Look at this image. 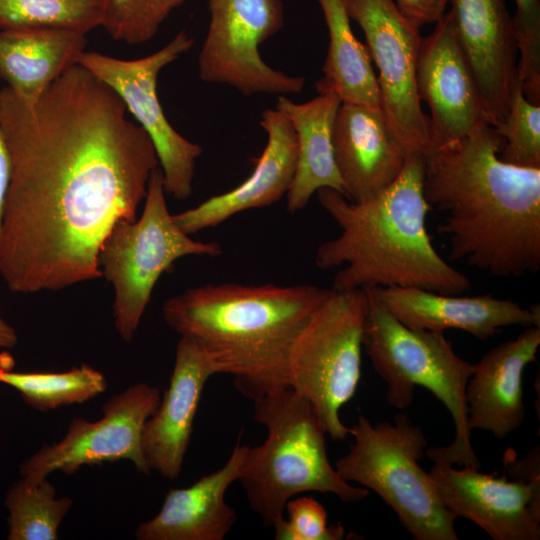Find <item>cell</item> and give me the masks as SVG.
Segmentation results:
<instances>
[{
    "instance_id": "36",
    "label": "cell",
    "mask_w": 540,
    "mask_h": 540,
    "mask_svg": "<svg viewBox=\"0 0 540 540\" xmlns=\"http://www.w3.org/2000/svg\"><path fill=\"white\" fill-rule=\"evenodd\" d=\"M15 329L0 315V348H11L17 343Z\"/></svg>"
},
{
    "instance_id": "32",
    "label": "cell",
    "mask_w": 540,
    "mask_h": 540,
    "mask_svg": "<svg viewBox=\"0 0 540 540\" xmlns=\"http://www.w3.org/2000/svg\"><path fill=\"white\" fill-rule=\"evenodd\" d=\"M154 0H102V25L111 38L129 45L151 39L158 28L153 22Z\"/></svg>"
},
{
    "instance_id": "30",
    "label": "cell",
    "mask_w": 540,
    "mask_h": 540,
    "mask_svg": "<svg viewBox=\"0 0 540 540\" xmlns=\"http://www.w3.org/2000/svg\"><path fill=\"white\" fill-rule=\"evenodd\" d=\"M515 4L518 79L526 99L540 105V1L515 0Z\"/></svg>"
},
{
    "instance_id": "27",
    "label": "cell",
    "mask_w": 540,
    "mask_h": 540,
    "mask_svg": "<svg viewBox=\"0 0 540 540\" xmlns=\"http://www.w3.org/2000/svg\"><path fill=\"white\" fill-rule=\"evenodd\" d=\"M73 505L70 497L56 498V488L47 478L30 484L23 478L8 490V540H57L58 529Z\"/></svg>"
},
{
    "instance_id": "1",
    "label": "cell",
    "mask_w": 540,
    "mask_h": 540,
    "mask_svg": "<svg viewBox=\"0 0 540 540\" xmlns=\"http://www.w3.org/2000/svg\"><path fill=\"white\" fill-rule=\"evenodd\" d=\"M10 159L0 275L16 293L58 291L102 276L101 244L134 221L159 161L119 96L79 63L40 96L0 90Z\"/></svg>"
},
{
    "instance_id": "31",
    "label": "cell",
    "mask_w": 540,
    "mask_h": 540,
    "mask_svg": "<svg viewBox=\"0 0 540 540\" xmlns=\"http://www.w3.org/2000/svg\"><path fill=\"white\" fill-rule=\"evenodd\" d=\"M327 519V512L318 501L298 495L286 503L284 517L272 528L276 540L344 539L342 524L328 525Z\"/></svg>"
},
{
    "instance_id": "8",
    "label": "cell",
    "mask_w": 540,
    "mask_h": 540,
    "mask_svg": "<svg viewBox=\"0 0 540 540\" xmlns=\"http://www.w3.org/2000/svg\"><path fill=\"white\" fill-rule=\"evenodd\" d=\"M165 195L158 167L149 179L140 218L117 221L99 249L101 274L114 292L115 328L126 342L134 338L157 281L178 259L222 254L219 243L194 240L180 229Z\"/></svg>"
},
{
    "instance_id": "20",
    "label": "cell",
    "mask_w": 540,
    "mask_h": 540,
    "mask_svg": "<svg viewBox=\"0 0 540 540\" xmlns=\"http://www.w3.org/2000/svg\"><path fill=\"white\" fill-rule=\"evenodd\" d=\"M260 126L267 134V143L252 173L237 187L173 214L182 231L192 235L245 210L270 206L286 196L297 165L295 130L276 108L262 112Z\"/></svg>"
},
{
    "instance_id": "13",
    "label": "cell",
    "mask_w": 540,
    "mask_h": 540,
    "mask_svg": "<svg viewBox=\"0 0 540 540\" xmlns=\"http://www.w3.org/2000/svg\"><path fill=\"white\" fill-rule=\"evenodd\" d=\"M160 400V390L155 386H129L103 404L99 420L90 422L74 417L58 443L43 445L22 462L21 477L37 484L56 471L70 475L82 466L119 460H129L138 472L149 474L141 447L142 431Z\"/></svg>"
},
{
    "instance_id": "23",
    "label": "cell",
    "mask_w": 540,
    "mask_h": 540,
    "mask_svg": "<svg viewBox=\"0 0 540 540\" xmlns=\"http://www.w3.org/2000/svg\"><path fill=\"white\" fill-rule=\"evenodd\" d=\"M304 103H295L286 95L278 96L276 109L291 122L297 137V165L286 194L287 210L304 209L319 189L330 188L345 196L333 155L332 130L341 98L334 90Z\"/></svg>"
},
{
    "instance_id": "2",
    "label": "cell",
    "mask_w": 540,
    "mask_h": 540,
    "mask_svg": "<svg viewBox=\"0 0 540 540\" xmlns=\"http://www.w3.org/2000/svg\"><path fill=\"white\" fill-rule=\"evenodd\" d=\"M502 137L479 122L461 139L425 157L424 196L446 215L449 261L501 278L540 268V168L503 162Z\"/></svg>"
},
{
    "instance_id": "29",
    "label": "cell",
    "mask_w": 540,
    "mask_h": 540,
    "mask_svg": "<svg viewBox=\"0 0 540 540\" xmlns=\"http://www.w3.org/2000/svg\"><path fill=\"white\" fill-rule=\"evenodd\" d=\"M494 128L503 139L498 153L503 162L540 168V105L526 99L520 82L514 88L506 117Z\"/></svg>"
},
{
    "instance_id": "28",
    "label": "cell",
    "mask_w": 540,
    "mask_h": 540,
    "mask_svg": "<svg viewBox=\"0 0 540 540\" xmlns=\"http://www.w3.org/2000/svg\"><path fill=\"white\" fill-rule=\"evenodd\" d=\"M102 25V0H0V29L53 28L88 33Z\"/></svg>"
},
{
    "instance_id": "17",
    "label": "cell",
    "mask_w": 540,
    "mask_h": 540,
    "mask_svg": "<svg viewBox=\"0 0 540 540\" xmlns=\"http://www.w3.org/2000/svg\"><path fill=\"white\" fill-rule=\"evenodd\" d=\"M365 289L395 318L413 329H458L485 340L507 326H540L538 304L525 308L492 294L458 296L397 286Z\"/></svg>"
},
{
    "instance_id": "18",
    "label": "cell",
    "mask_w": 540,
    "mask_h": 540,
    "mask_svg": "<svg viewBox=\"0 0 540 540\" xmlns=\"http://www.w3.org/2000/svg\"><path fill=\"white\" fill-rule=\"evenodd\" d=\"M216 371L200 346L181 336L169 386L145 422L141 447L148 469L168 480L181 473L203 389Z\"/></svg>"
},
{
    "instance_id": "12",
    "label": "cell",
    "mask_w": 540,
    "mask_h": 540,
    "mask_svg": "<svg viewBox=\"0 0 540 540\" xmlns=\"http://www.w3.org/2000/svg\"><path fill=\"white\" fill-rule=\"evenodd\" d=\"M351 20L361 27L376 65L381 109L406 157L428 153V118L416 89L419 28L394 0H345Z\"/></svg>"
},
{
    "instance_id": "10",
    "label": "cell",
    "mask_w": 540,
    "mask_h": 540,
    "mask_svg": "<svg viewBox=\"0 0 540 540\" xmlns=\"http://www.w3.org/2000/svg\"><path fill=\"white\" fill-rule=\"evenodd\" d=\"M194 39L185 30L154 53L138 59H120L96 51H83L78 63L109 86L128 114L152 141L166 194L188 199L193 190L196 160L203 150L178 133L163 112L157 80L160 71L188 52Z\"/></svg>"
},
{
    "instance_id": "4",
    "label": "cell",
    "mask_w": 540,
    "mask_h": 540,
    "mask_svg": "<svg viewBox=\"0 0 540 540\" xmlns=\"http://www.w3.org/2000/svg\"><path fill=\"white\" fill-rule=\"evenodd\" d=\"M331 289L316 285L206 284L167 299V326L192 338L216 374L255 401L288 386L293 344Z\"/></svg>"
},
{
    "instance_id": "5",
    "label": "cell",
    "mask_w": 540,
    "mask_h": 540,
    "mask_svg": "<svg viewBox=\"0 0 540 540\" xmlns=\"http://www.w3.org/2000/svg\"><path fill=\"white\" fill-rule=\"evenodd\" d=\"M253 418L267 430L265 441L248 446L238 482L251 509L270 527L286 503L305 492L331 493L348 503L369 490L354 487L331 464L326 431L311 403L286 387L254 401Z\"/></svg>"
},
{
    "instance_id": "25",
    "label": "cell",
    "mask_w": 540,
    "mask_h": 540,
    "mask_svg": "<svg viewBox=\"0 0 540 540\" xmlns=\"http://www.w3.org/2000/svg\"><path fill=\"white\" fill-rule=\"evenodd\" d=\"M328 29L329 45L318 92L334 90L342 102L381 107L377 76L368 50L354 35L345 0H317Z\"/></svg>"
},
{
    "instance_id": "11",
    "label": "cell",
    "mask_w": 540,
    "mask_h": 540,
    "mask_svg": "<svg viewBox=\"0 0 540 540\" xmlns=\"http://www.w3.org/2000/svg\"><path fill=\"white\" fill-rule=\"evenodd\" d=\"M210 22L198 55L199 78L229 85L245 96L298 94L304 77L275 70L259 45L283 26L281 0H208Z\"/></svg>"
},
{
    "instance_id": "16",
    "label": "cell",
    "mask_w": 540,
    "mask_h": 540,
    "mask_svg": "<svg viewBox=\"0 0 540 540\" xmlns=\"http://www.w3.org/2000/svg\"><path fill=\"white\" fill-rule=\"evenodd\" d=\"M458 41L474 74L487 122L506 117L515 86L518 48L506 0H450Z\"/></svg>"
},
{
    "instance_id": "33",
    "label": "cell",
    "mask_w": 540,
    "mask_h": 540,
    "mask_svg": "<svg viewBox=\"0 0 540 540\" xmlns=\"http://www.w3.org/2000/svg\"><path fill=\"white\" fill-rule=\"evenodd\" d=\"M398 10L414 26L436 23L445 13L450 0H394Z\"/></svg>"
},
{
    "instance_id": "35",
    "label": "cell",
    "mask_w": 540,
    "mask_h": 540,
    "mask_svg": "<svg viewBox=\"0 0 540 540\" xmlns=\"http://www.w3.org/2000/svg\"><path fill=\"white\" fill-rule=\"evenodd\" d=\"M185 0H154L153 3V22L159 29L161 23L168 17L169 13Z\"/></svg>"
},
{
    "instance_id": "7",
    "label": "cell",
    "mask_w": 540,
    "mask_h": 540,
    "mask_svg": "<svg viewBox=\"0 0 540 540\" xmlns=\"http://www.w3.org/2000/svg\"><path fill=\"white\" fill-rule=\"evenodd\" d=\"M349 434L354 443L334 465L342 479L378 494L415 540H458L457 516L418 463L427 447L421 428L405 414L376 425L360 414Z\"/></svg>"
},
{
    "instance_id": "24",
    "label": "cell",
    "mask_w": 540,
    "mask_h": 540,
    "mask_svg": "<svg viewBox=\"0 0 540 540\" xmlns=\"http://www.w3.org/2000/svg\"><path fill=\"white\" fill-rule=\"evenodd\" d=\"M86 33L69 29H0V80L16 95L33 100L78 63Z\"/></svg>"
},
{
    "instance_id": "19",
    "label": "cell",
    "mask_w": 540,
    "mask_h": 540,
    "mask_svg": "<svg viewBox=\"0 0 540 540\" xmlns=\"http://www.w3.org/2000/svg\"><path fill=\"white\" fill-rule=\"evenodd\" d=\"M332 146L345 197L354 202L387 188L407 158L381 107L352 102H341L337 109Z\"/></svg>"
},
{
    "instance_id": "22",
    "label": "cell",
    "mask_w": 540,
    "mask_h": 540,
    "mask_svg": "<svg viewBox=\"0 0 540 540\" xmlns=\"http://www.w3.org/2000/svg\"><path fill=\"white\" fill-rule=\"evenodd\" d=\"M249 445L238 441L226 463L202 476L191 486L171 488L161 509L135 530L138 540H223L237 521V513L225 500L237 481Z\"/></svg>"
},
{
    "instance_id": "34",
    "label": "cell",
    "mask_w": 540,
    "mask_h": 540,
    "mask_svg": "<svg viewBox=\"0 0 540 540\" xmlns=\"http://www.w3.org/2000/svg\"><path fill=\"white\" fill-rule=\"evenodd\" d=\"M10 159L0 122V239L4 203L9 184Z\"/></svg>"
},
{
    "instance_id": "14",
    "label": "cell",
    "mask_w": 540,
    "mask_h": 540,
    "mask_svg": "<svg viewBox=\"0 0 540 540\" xmlns=\"http://www.w3.org/2000/svg\"><path fill=\"white\" fill-rule=\"evenodd\" d=\"M416 89L430 112L428 153L461 139L479 122H487L474 74L449 11L421 39Z\"/></svg>"
},
{
    "instance_id": "21",
    "label": "cell",
    "mask_w": 540,
    "mask_h": 540,
    "mask_svg": "<svg viewBox=\"0 0 540 540\" xmlns=\"http://www.w3.org/2000/svg\"><path fill=\"white\" fill-rule=\"evenodd\" d=\"M540 326L527 327L515 339L499 344L473 364L465 400L468 427L506 438L525 418L523 372L536 361Z\"/></svg>"
},
{
    "instance_id": "3",
    "label": "cell",
    "mask_w": 540,
    "mask_h": 540,
    "mask_svg": "<svg viewBox=\"0 0 540 540\" xmlns=\"http://www.w3.org/2000/svg\"><path fill=\"white\" fill-rule=\"evenodd\" d=\"M425 160L406 158L398 177L376 196L361 202L334 189L317 193L322 208L340 234L319 245L320 270L342 267L332 289L416 287L443 294H461L471 287L468 277L434 248L426 218L431 208L424 196Z\"/></svg>"
},
{
    "instance_id": "6",
    "label": "cell",
    "mask_w": 540,
    "mask_h": 540,
    "mask_svg": "<svg viewBox=\"0 0 540 540\" xmlns=\"http://www.w3.org/2000/svg\"><path fill=\"white\" fill-rule=\"evenodd\" d=\"M363 289L368 298L363 349L375 372L387 384L388 403L396 409H406L413 402L416 386L428 389L449 411L455 437L447 446L426 449V455L434 463L480 469L471 444L465 400L473 364L455 353L444 332L404 325Z\"/></svg>"
},
{
    "instance_id": "15",
    "label": "cell",
    "mask_w": 540,
    "mask_h": 540,
    "mask_svg": "<svg viewBox=\"0 0 540 540\" xmlns=\"http://www.w3.org/2000/svg\"><path fill=\"white\" fill-rule=\"evenodd\" d=\"M444 506L494 540L540 539V483L507 480L464 466L434 463L429 472Z\"/></svg>"
},
{
    "instance_id": "26",
    "label": "cell",
    "mask_w": 540,
    "mask_h": 540,
    "mask_svg": "<svg viewBox=\"0 0 540 540\" xmlns=\"http://www.w3.org/2000/svg\"><path fill=\"white\" fill-rule=\"evenodd\" d=\"M0 383L17 390L30 407L39 411L83 403L107 389L103 373L88 364L64 372H15L0 368Z\"/></svg>"
},
{
    "instance_id": "9",
    "label": "cell",
    "mask_w": 540,
    "mask_h": 540,
    "mask_svg": "<svg viewBox=\"0 0 540 540\" xmlns=\"http://www.w3.org/2000/svg\"><path fill=\"white\" fill-rule=\"evenodd\" d=\"M367 303L364 289L331 288L298 334L289 357L288 386L311 403L333 441L349 435L340 409L354 397L361 378Z\"/></svg>"
}]
</instances>
